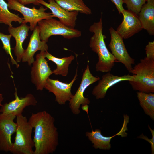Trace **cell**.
I'll use <instances>...</instances> for the list:
<instances>
[{
    "instance_id": "8",
    "label": "cell",
    "mask_w": 154,
    "mask_h": 154,
    "mask_svg": "<svg viewBox=\"0 0 154 154\" xmlns=\"http://www.w3.org/2000/svg\"><path fill=\"white\" fill-rule=\"evenodd\" d=\"M111 39L108 46L116 62L123 64L129 71L133 69L135 60L131 57L125 47L123 38L112 27L109 29Z\"/></svg>"
},
{
    "instance_id": "30",
    "label": "cell",
    "mask_w": 154,
    "mask_h": 154,
    "mask_svg": "<svg viewBox=\"0 0 154 154\" xmlns=\"http://www.w3.org/2000/svg\"><path fill=\"white\" fill-rule=\"evenodd\" d=\"M4 98L3 97L2 95L1 94H0V106H2V105L1 104L2 101L3 100Z\"/></svg>"
},
{
    "instance_id": "15",
    "label": "cell",
    "mask_w": 154,
    "mask_h": 154,
    "mask_svg": "<svg viewBox=\"0 0 154 154\" xmlns=\"http://www.w3.org/2000/svg\"><path fill=\"white\" fill-rule=\"evenodd\" d=\"M48 3L44 0H39L40 4L49 9L54 17L58 18L59 21L66 26L74 28L78 12L69 11L60 6L54 0H48Z\"/></svg>"
},
{
    "instance_id": "6",
    "label": "cell",
    "mask_w": 154,
    "mask_h": 154,
    "mask_svg": "<svg viewBox=\"0 0 154 154\" xmlns=\"http://www.w3.org/2000/svg\"><path fill=\"white\" fill-rule=\"evenodd\" d=\"M8 8L18 11L23 15V21L22 23H29L30 29L33 31L39 21L53 18L52 13L46 11L47 8L41 6L38 9L34 6L32 8L27 7L19 3L16 0H7Z\"/></svg>"
},
{
    "instance_id": "2",
    "label": "cell",
    "mask_w": 154,
    "mask_h": 154,
    "mask_svg": "<svg viewBox=\"0 0 154 154\" xmlns=\"http://www.w3.org/2000/svg\"><path fill=\"white\" fill-rule=\"evenodd\" d=\"M89 30L94 33L90 38V47L98 56V61L95 65L96 71L106 73L110 72L116 61L106 46L104 40L106 37L103 34L101 17L98 22H94L90 27Z\"/></svg>"
},
{
    "instance_id": "29",
    "label": "cell",
    "mask_w": 154,
    "mask_h": 154,
    "mask_svg": "<svg viewBox=\"0 0 154 154\" xmlns=\"http://www.w3.org/2000/svg\"><path fill=\"white\" fill-rule=\"evenodd\" d=\"M19 3L24 5L33 4L35 5H40L39 0H16Z\"/></svg>"
},
{
    "instance_id": "12",
    "label": "cell",
    "mask_w": 154,
    "mask_h": 154,
    "mask_svg": "<svg viewBox=\"0 0 154 154\" xmlns=\"http://www.w3.org/2000/svg\"><path fill=\"white\" fill-rule=\"evenodd\" d=\"M122 14L123 20L116 31L123 39H127L143 29L138 15L128 10Z\"/></svg>"
},
{
    "instance_id": "4",
    "label": "cell",
    "mask_w": 154,
    "mask_h": 154,
    "mask_svg": "<svg viewBox=\"0 0 154 154\" xmlns=\"http://www.w3.org/2000/svg\"><path fill=\"white\" fill-rule=\"evenodd\" d=\"M16 135L10 152L13 154H34L32 126L22 114L16 116Z\"/></svg>"
},
{
    "instance_id": "21",
    "label": "cell",
    "mask_w": 154,
    "mask_h": 154,
    "mask_svg": "<svg viewBox=\"0 0 154 154\" xmlns=\"http://www.w3.org/2000/svg\"><path fill=\"white\" fill-rule=\"evenodd\" d=\"M54 0L61 7L68 11H76L87 15L92 14L91 10L85 5L83 0Z\"/></svg>"
},
{
    "instance_id": "9",
    "label": "cell",
    "mask_w": 154,
    "mask_h": 154,
    "mask_svg": "<svg viewBox=\"0 0 154 154\" xmlns=\"http://www.w3.org/2000/svg\"><path fill=\"white\" fill-rule=\"evenodd\" d=\"M44 52L40 51L36 55L31 71V81L37 90L40 91L44 88L47 79L53 73L45 59Z\"/></svg>"
},
{
    "instance_id": "22",
    "label": "cell",
    "mask_w": 154,
    "mask_h": 154,
    "mask_svg": "<svg viewBox=\"0 0 154 154\" xmlns=\"http://www.w3.org/2000/svg\"><path fill=\"white\" fill-rule=\"evenodd\" d=\"M137 97L145 114L154 120V94L138 91Z\"/></svg>"
},
{
    "instance_id": "3",
    "label": "cell",
    "mask_w": 154,
    "mask_h": 154,
    "mask_svg": "<svg viewBox=\"0 0 154 154\" xmlns=\"http://www.w3.org/2000/svg\"><path fill=\"white\" fill-rule=\"evenodd\" d=\"M129 72L134 75L133 79L129 81L134 90L154 93V60L145 57Z\"/></svg>"
},
{
    "instance_id": "13",
    "label": "cell",
    "mask_w": 154,
    "mask_h": 154,
    "mask_svg": "<svg viewBox=\"0 0 154 154\" xmlns=\"http://www.w3.org/2000/svg\"><path fill=\"white\" fill-rule=\"evenodd\" d=\"M134 77L133 74L119 76L110 72H107L102 76L101 80H98V84L93 88L92 94L97 99H103L105 98L107 90L110 88L121 81H131Z\"/></svg>"
},
{
    "instance_id": "19",
    "label": "cell",
    "mask_w": 154,
    "mask_h": 154,
    "mask_svg": "<svg viewBox=\"0 0 154 154\" xmlns=\"http://www.w3.org/2000/svg\"><path fill=\"white\" fill-rule=\"evenodd\" d=\"M142 6L138 17L143 29L151 35H154V0H147Z\"/></svg>"
},
{
    "instance_id": "17",
    "label": "cell",
    "mask_w": 154,
    "mask_h": 154,
    "mask_svg": "<svg viewBox=\"0 0 154 154\" xmlns=\"http://www.w3.org/2000/svg\"><path fill=\"white\" fill-rule=\"evenodd\" d=\"M29 26L25 23H22L20 25L17 27H13V26L9 27L8 31L16 41V45L14 50L15 55L16 57V61L17 62H20L21 60L25 51L23 47V44L29 35Z\"/></svg>"
},
{
    "instance_id": "25",
    "label": "cell",
    "mask_w": 154,
    "mask_h": 154,
    "mask_svg": "<svg viewBox=\"0 0 154 154\" xmlns=\"http://www.w3.org/2000/svg\"><path fill=\"white\" fill-rule=\"evenodd\" d=\"M123 1L126 4L128 10L138 15L147 0H123Z\"/></svg>"
},
{
    "instance_id": "11",
    "label": "cell",
    "mask_w": 154,
    "mask_h": 154,
    "mask_svg": "<svg viewBox=\"0 0 154 154\" xmlns=\"http://www.w3.org/2000/svg\"><path fill=\"white\" fill-rule=\"evenodd\" d=\"M12 115L0 114V150L10 152L12 147L11 136L15 132L17 125Z\"/></svg>"
},
{
    "instance_id": "14",
    "label": "cell",
    "mask_w": 154,
    "mask_h": 154,
    "mask_svg": "<svg viewBox=\"0 0 154 154\" xmlns=\"http://www.w3.org/2000/svg\"><path fill=\"white\" fill-rule=\"evenodd\" d=\"M15 88L14 94L15 99L8 103L2 105L0 109L2 113L17 116L22 114L24 109L29 106H35L37 103L36 98L32 94H27L24 97L19 98L18 96L17 89Z\"/></svg>"
},
{
    "instance_id": "23",
    "label": "cell",
    "mask_w": 154,
    "mask_h": 154,
    "mask_svg": "<svg viewBox=\"0 0 154 154\" xmlns=\"http://www.w3.org/2000/svg\"><path fill=\"white\" fill-rule=\"evenodd\" d=\"M23 21V18L19 17L18 14L9 11L7 3L4 0H0V23H4L10 27L13 26L11 23L13 21L21 24Z\"/></svg>"
},
{
    "instance_id": "27",
    "label": "cell",
    "mask_w": 154,
    "mask_h": 154,
    "mask_svg": "<svg viewBox=\"0 0 154 154\" xmlns=\"http://www.w3.org/2000/svg\"><path fill=\"white\" fill-rule=\"evenodd\" d=\"M148 127L152 134L151 139H149L146 136L144 135L143 133L137 137L145 140L150 143L151 146V153L153 154L154 153V130H152L149 125Z\"/></svg>"
},
{
    "instance_id": "7",
    "label": "cell",
    "mask_w": 154,
    "mask_h": 154,
    "mask_svg": "<svg viewBox=\"0 0 154 154\" xmlns=\"http://www.w3.org/2000/svg\"><path fill=\"white\" fill-rule=\"evenodd\" d=\"M100 80L99 77L94 76L91 73L88 62L86 68L83 73L80 85L74 95L69 101V107L74 114L78 115L80 113V108L81 105L83 106L89 104V99L84 96V92L90 85Z\"/></svg>"
},
{
    "instance_id": "24",
    "label": "cell",
    "mask_w": 154,
    "mask_h": 154,
    "mask_svg": "<svg viewBox=\"0 0 154 154\" xmlns=\"http://www.w3.org/2000/svg\"><path fill=\"white\" fill-rule=\"evenodd\" d=\"M12 36L10 34L5 35L0 32V40H1L3 46V48L5 50L6 53L9 54L10 57L11 61L13 64H15L17 68H18L19 65L14 59L11 53L10 40Z\"/></svg>"
},
{
    "instance_id": "26",
    "label": "cell",
    "mask_w": 154,
    "mask_h": 154,
    "mask_svg": "<svg viewBox=\"0 0 154 154\" xmlns=\"http://www.w3.org/2000/svg\"><path fill=\"white\" fill-rule=\"evenodd\" d=\"M146 57L149 59L154 60V41L149 42L145 48Z\"/></svg>"
},
{
    "instance_id": "18",
    "label": "cell",
    "mask_w": 154,
    "mask_h": 154,
    "mask_svg": "<svg viewBox=\"0 0 154 154\" xmlns=\"http://www.w3.org/2000/svg\"><path fill=\"white\" fill-rule=\"evenodd\" d=\"M126 125L123 126L121 130L116 134L111 137H105L101 134V130L97 129L91 132H86L85 133L86 136L88 137L89 140L93 144V146L95 149L109 150L111 148L110 142L111 139L117 135H122L123 137L125 136L124 133H125Z\"/></svg>"
},
{
    "instance_id": "28",
    "label": "cell",
    "mask_w": 154,
    "mask_h": 154,
    "mask_svg": "<svg viewBox=\"0 0 154 154\" xmlns=\"http://www.w3.org/2000/svg\"><path fill=\"white\" fill-rule=\"evenodd\" d=\"M111 1L116 5L119 13L122 14L125 10L123 6V4L124 3L123 0H111Z\"/></svg>"
},
{
    "instance_id": "16",
    "label": "cell",
    "mask_w": 154,
    "mask_h": 154,
    "mask_svg": "<svg viewBox=\"0 0 154 154\" xmlns=\"http://www.w3.org/2000/svg\"><path fill=\"white\" fill-rule=\"evenodd\" d=\"M33 31L28 46L25 50L21 59L23 62H27L29 66L34 61V56L37 51L40 50L46 52L48 49L46 42L40 39L38 26H37Z\"/></svg>"
},
{
    "instance_id": "10",
    "label": "cell",
    "mask_w": 154,
    "mask_h": 154,
    "mask_svg": "<svg viewBox=\"0 0 154 154\" xmlns=\"http://www.w3.org/2000/svg\"><path fill=\"white\" fill-rule=\"evenodd\" d=\"M78 64L75 75L69 83L63 82L57 79H51L49 78L46 81L44 88L54 95L56 101L60 105L65 104L66 102L70 100L73 95L71 92V89L78 76Z\"/></svg>"
},
{
    "instance_id": "1",
    "label": "cell",
    "mask_w": 154,
    "mask_h": 154,
    "mask_svg": "<svg viewBox=\"0 0 154 154\" xmlns=\"http://www.w3.org/2000/svg\"><path fill=\"white\" fill-rule=\"evenodd\" d=\"M28 121L34 129V154L53 153L59 145V134L54 117L43 111L32 113Z\"/></svg>"
},
{
    "instance_id": "20",
    "label": "cell",
    "mask_w": 154,
    "mask_h": 154,
    "mask_svg": "<svg viewBox=\"0 0 154 154\" xmlns=\"http://www.w3.org/2000/svg\"><path fill=\"white\" fill-rule=\"evenodd\" d=\"M44 55L48 61L53 62L56 64V68L53 71V73L56 75H60L64 76L67 75L69 66L75 58L74 56L72 55L61 58H58L53 56L48 51L44 52Z\"/></svg>"
},
{
    "instance_id": "5",
    "label": "cell",
    "mask_w": 154,
    "mask_h": 154,
    "mask_svg": "<svg viewBox=\"0 0 154 154\" xmlns=\"http://www.w3.org/2000/svg\"><path fill=\"white\" fill-rule=\"evenodd\" d=\"M38 24L40 39L46 42L52 36L60 35L65 38L71 39L79 37L81 35L80 31L68 27L53 18L42 20Z\"/></svg>"
}]
</instances>
